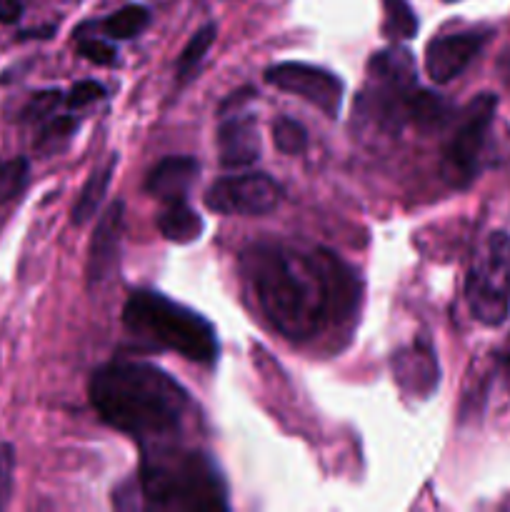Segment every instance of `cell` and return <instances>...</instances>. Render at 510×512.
<instances>
[{
    "mask_svg": "<svg viewBox=\"0 0 510 512\" xmlns=\"http://www.w3.org/2000/svg\"><path fill=\"white\" fill-rule=\"evenodd\" d=\"M240 270L260 313L293 343H305L325 328H343L358 315V273L325 248L295 253L255 243L240 255Z\"/></svg>",
    "mask_w": 510,
    "mask_h": 512,
    "instance_id": "obj_1",
    "label": "cell"
},
{
    "mask_svg": "<svg viewBox=\"0 0 510 512\" xmlns=\"http://www.w3.org/2000/svg\"><path fill=\"white\" fill-rule=\"evenodd\" d=\"M90 403L103 423L130 438L168 435L188 413V393L165 370L148 363L113 360L90 378Z\"/></svg>",
    "mask_w": 510,
    "mask_h": 512,
    "instance_id": "obj_2",
    "label": "cell"
},
{
    "mask_svg": "<svg viewBox=\"0 0 510 512\" xmlns=\"http://www.w3.org/2000/svg\"><path fill=\"white\" fill-rule=\"evenodd\" d=\"M138 488L148 508L180 512H215L228 508L225 483L213 460L195 450H148L143 455Z\"/></svg>",
    "mask_w": 510,
    "mask_h": 512,
    "instance_id": "obj_3",
    "label": "cell"
},
{
    "mask_svg": "<svg viewBox=\"0 0 510 512\" xmlns=\"http://www.w3.org/2000/svg\"><path fill=\"white\" fill-rule=\"evenodd\" d=\"M123 323L138 338L183 355L190 363L213 365L218 338L208 320L153 290H138L125 300Z\"/></svg>",
    "mask_w": 510,
    "mask_h": 512,
    "instance_id": "obj_4",
    "label": "cell"
},
{
    "mask_svg": "<svg viewBox=\"0 0 510 512\" xmlns=\"http://www.w3.org/2000/svg\"><path fill=\"white\" fill-rule=\"evenodd\" d=\"M470 313L478 323L495 325L505 323L510 315V235L495 230L488 235L483 248L475 253L470 265L468 283H465Z\"/></svg>",
    "mask_w": 510,
    "mask_h": 512,
    "instance_id": "obj_5",
    "label": "cell"
},
{
    "mask_svg": "<svg viewBox=\"0 0 510 512\" xmlns=\"http://www.w3.org/2000/svg\"><path fill=\"white\" fill-rule=\"evenodd\" d=\"M495 105H498V98L483 93L460 115L453 138L445 145L443 160H440V175H443V180L450 188H468L475 180V175H478L485 140H488L490 125H493L495 118Z\"/></svg>",
    "mask_w": 510,
    "mask_h": 512,
    "instance_id": "obj_6",
    "label": "cell"
},
{
    "mask_svg": "<svg viewBox=\"0 0 510 512\" xmlns=\"http://www.w3.org/2000/svg\"><path fill=\"white\" fill-rule=\"evenodd\" d=\"M278 203L280 185L263 173L225 175L205 193V205L223 215H265Z\"/></svg>",
    "mask_w": 510,
    "mask_h": 512,
    "instance_id": "obj_7",
    "label": "cell"
},
{
    "mask_svg": "<svg viewBox=\"0 0 510 512\" xmlns=\"http://www.w3.org/2000/svg\"><path fill=\"white\" fill-rule=\"evenodd\" d=\"M265 80L285 93L308 100L328 118L338 115L340 100H343V80L330 70L308 63H278L265 70Z\"/></svg>",
    "mask_w": 510,
    "mask_h": 512,
    "instance_id": "obj_8",
    "label": "cell"
},
{
    "mask_svg": "<svg viewBox=\"0 0 510 512\" xmlns=\"http://www.w3.org/2000/svg\"><path fill=\"white\" fill-rule=\"evenodd\" d=\"M485 45V33H453L430 40L425 48V73L433 83H450L475 60Z\"/></svg>",
    "mask_w": 510,
    "mask_h": 512,
    "instance_id": "obj_9",
    "label": "cell"
},
{
    "mask_svg": "<svg viewBox=\"0 0 510 512\" xmlns=\"http://www.w3.org/2000/svg\"><path fill=\"white\" fill-rule=\"evenodd\" d=\"M393 378L405 393L418 395V398H428L435 388H438L440 370L438 360H435L433 348L425 340L400 348L393 355Z\"/></svg>",
    "mask_w": 510,
    "mask_h": 512,
    "instance_id": "obj_10",
    "label": "cell"
},
{
    "mask_svg": "<svg viewBox=\"0 0 510 512\" xmlns=\"http://www.w3.org/2000/svg\"><path fill=\"white\" fill-rule=\"evenodd\" d=\"M120 233H123V203H113L95 225L88 255V283L100 285L118 265Z\"/></svg>",
    "mask_w": 510,
    "mask_h": 512,
    "instance_id": "obj_11",
    "label": "cell"
},
{
    "mask_svg": "<svg viewBox=\"0 0 510 512\" xmlns=\"http://www.w3.org/2000/svg\"><path fill=\"white\" fill-rule=\"evenodd\" d=\"M218 150L223 168H248L260 158V135L253 115H233L218 128Z\"/></svg>",
    "mask_w": 510,
    "mask_h": 512,
    "instance_id": "obj_12",
    "label": "cell"
},
{
    "mask_svg": "<svg viewBox=\"0 0 510 512\" xmlns=\"http://www.w3.org/2000/svg\"><path fill=\"white\" fill-rule=\"evenodd\" d=\"M200 165L195 158L188 155H178V158H165L150 170L148 180H145V190L155 195L158 200L168 203V200H183L188 195L190 185L198 178Z\"/></svg>",
    "mask_w": 510,
    "mask_h": 512,
    "instance_id": "obj_13",
    "label": "cell"
},
{
    "mask_svg": "<svg viewBox=\"0 0 510 512\" xmlns=\"http://www.w3.org/2000/svg\"><path fill=\"white\" fill-rule=\"evenodd\" d=\"M368 80L393 85V88H415L418 80H415V63L410 50L393 45L375 53L368 63Z\"/></svg>",
    "mask_w": 510,
    "mask_h": 512,
    "instance_id": "obj_14",
    "label": "cell"
},
{
    "mask_svg": "<svg viewBox=\"0 0 510 512\" xmlns=\"http://www.w3.org/2000/svg\"><path fill=\"white\" fill-rule=\"evenodd\" d=\"M158 230L165 240L178 245H188L203 233V220L183 200H168L158 215Z\"/></svg>",
    "mask_w": 510,
    "mask_h": 512,
    "instance_id": "obj_15",
    "label": "cell"
},
{
    "mask_svg": "<svg viewBox=\"0 0 510 512\" xmlns=\"http://www.w3.org/2000/svg\"><path fill=\"white\" fill-rule=\"evenodd\" d=\"M453 118V103L430 90L415 88L408 100V123L420 130H440Z\"/></svg>",
    "mask_w": 510,
    "mask_h": 512,
    "instance_id": "obj_16",
    "label": "cell"
},
{
    "mask_svg": "<svg viewBox=\"0 0 510 512\" xmlns=\"http://www.w3.org/2000/svg\"><path fill=\"white\" fill-rule=\"evenodd\" d=\"M115 165H118V155H110L100 168H95L93 173H90L83 190H80L78 203L73 205V223L85 225L90 218H95V213H98L100 203H103L105 198V190H108L110 185V178H113Z\"/></svg>",
    "mask_w": 510,
    "mask_h": 512,
    "instance_id": "obj_17",
    "label": "cell"
},
{
    "mask_svg": "<svg viewBox=\"0 0 510 512\" xmlns=\"http://www.w3.org/2000/svg\"><path fill=\"white\" fill-rule=\"evenodd\" d=\"M150 23V13L143 5H125L118 13L108 15V18L100 23L103 33L113 40H130L135 35L143 33Z\"/></svg>",
    "mask_w": 510,
    "mask_h": 512,
    "instance_id": "obj_18",
    "label": "cell"
},
{
    "mask_svg": "<svg viewBox=\"0 0 510 512\" xmlns=\"http://www.w3.org/2000/svg\"><path fill=\"white\" fill-rule=\"evenodd\" d=\"M383 33L390 40H410L418 33V18L408 0H383Z\"/></svg>",
    "mask_w": 510,
    "mask_h": 512,
    "instance_id": "obj_19",
    "label": "cell"
},
{
    "mask_svg": "<svg viewBox=\"0 0 510 512\" xmlns=\"http://www.w3.org/2000/svg\"><path fill=\"white\" fill-rule=\"evenodd\" d=\"M215 33H218V30H215V25L208 23L188 40V45H185L183 53H180V58H178V68H175L178 70L180 80H188L190 75L195 73V68L203 63V58L208 55L210 45L215 43Z\"/></svg>",
    "mask_w": 510,
    "mask_h": 512,
    "instance_id": "obj_20",
    "label": "cell"
},
{
    "mask_svg": "<svg viewBox=\"0 0 510 512\" xmlns=\"http://www.w3.org/2000/svg\"><path fill=\"white\" fill-rule=\"evenodd\" d=\"M273 143L280 153L300 155L308 148V133L303 125L293 118H278L273 123Z\"/></svg>",
    "mask_w": 510,
    "mask_h": 512,
    "instance_id": "obj_21",
    "label": "cell"
},
{
    "mask_svg": "<svg viewBox=\"0 0 510 512\" xmlns=\"http://www.w3.org/2000/svg\"><path fill=\"white\" fill-rule=\"evenodd\" d=\"M25 183H28V160H0V203L13 200L25 188Z\"/></svg>",
    "mask_w": 510,
    "mask_h": 512,
    "instance_id": "obj_22",
    "label": "cell"
},
{
    "mask_svg": "<svg viewBox=\"0 0 510 512\" xmlns=\"http://www.w3.org/2000/svg\"><path fill=\"white\" fill-rule=\"evenodd\" d=\"M63 103V95L60 90H40L33 98L28 100V105L23 108V120L35 123V120H45L55 113V108Z\"/></svg>",
    "mask_w": 510,
    "mask_h": 512,
    "instance_id": "obj_23",
    "label": "cell"
},
{
    "mask_svg": "<svg viewBox=\"0 0 510 512\" xmlns=\"http://www.w3.org/2000/svg\"><path fill=\"white\" fill-rule=\"evenodd\" d=\"M75 128H78V123H75V118H70V115H63V118H53L43 128V133H40L38 148H43V150L58 148V145H63L65 140H68L70 135L75 133Z\"/></svg>",
    "mask_w": 510,
    "mask_h": 512,
    "instance_id": "obj_24",
    "label": "cell"
},
{
    "mask_svg": "<svg viewBox=\"0 0 510 512\" xmlns=\"http://www.w3.org/2000/svg\"><path fill=\"white\" fill-rule=\"evenodd\" d=\"M78 53L83 55L85 60H90V63H95V65H115V63H118V53H115L113 45L105 43V40H98V38L80 40Z\"/></svg>",
    "mask_w": 510,
    "mask_h": 512,
    "instance_id": "obj_25",
    "label": "cell"
},
{
    "mask_svg": "<svg viewBox=\"0 0 510 512\" xmlns=\"http://www.w3.org/2000/svg\"><path fill=\"white\" fill-rule=\"evenodd\" d=\"M103 95H105V88L100 83H95V80H80V83H75L73 90L68 93L65 105L78 110V108H85V105L95 103V100H100Z\"/></svg>",
    "mask_w": 510,
    "mask_h": 512,
    "instance_id": "obj_26",
    "label": "cell"
},
{
    "mask_svg": "<svg viewBox=\"0 0 510 512\" xmlns=\"http://www.w3.org/2000/svg\"><path fill=\"white\" fill-rule=\"evenodd\" d=\"M13 473H15V453L10 445H0V510L10 503L13 493Z\"/></svg>",
    "mask_w": 510,
    "mask_h": 512,
    "instance_id": "obj_27",
    "label": "cell"
},
{
    "mask_svg": "<svg viewBox=\"0 0 510 512\" xmlns=\"http://www.w3.org/2000/svg\"><path fill=\"white\" fill-rule=\"evenodd\" d=\"M23 15V0H0V23L10 25Z\"/></svg>",
    "mask_w": 510,
    "mask_h": 512,
    "instance_id": "obj_28",
    "label": "cell"
},
{
    "mask_svg": "<svg viewBox=\"0 0 510 512\" xmlns=\"http://www.w3.org/2000/svg\"><path fill=\"white\" fill-rule=\"evenodd\" d=\"M500 373H503V383L510 393V343L503 348V355H500Z\"/></svg>",
    "mask_w": 510,
    "mask_h": 512,
    "instance_id": "obj_29",
    "label": "cell"
},
{
    "mask_svg": "<svg viewBox=\"0 0 510 512\" xmlns=\"http://www.w3.org/2000/svg\"><path fill=\"white\" fill-rule=\"evenodd\" d=\"M503 65H505V78H508V83H510V55L503 60Z\"/></svg>",
    "mask_w": 510,
    "mask_h": 512,
    "instance_id": "obj_30",
    "label": "cell"
},
{
    "mask_svg": "<svg viewBox=\"0 0 510 512\" xmlns=\"http://www.w3.org/2000/svg\"><path fill=\"white\" fill-rule=\"evenodd\" d=\"M445 3H453V0H445Z\"/></svg>",
    "mask_w": 510,
    "mask_h": 512,
    "instance_id": "obj_31",
    "label": "cell"
}]
</instances>
